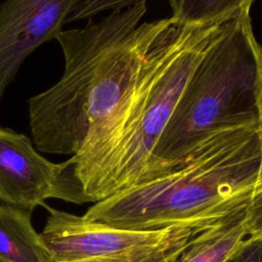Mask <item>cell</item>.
<instances>
[{"label": "cell", "mask_w": 262, "mask_h": 262, "mask_svg": "<svg viewBox=\"0 0 262 262\" xmlns=\"http://www.w3.org/2000/svg\"><path fill=\"white\" fill-rule=\"evenodd\" d=\"M145 1L110 12L83 28L61 30L64 70L29 99L32 141L39 152L71 155L62 162L68 202L84 192L116 140L145 55L171 17L143 21Z\"/></svg>", "instance_id": "obj_1"}, {"label": "cell", "mask_w": 262, "mask_h": 262, "mask_svg": "<svg viewBox=\"0 0 262 262\" xmlns=\"http://www.w3.org/2000/svg\"><path fill=\"white\" fill-rule=\"evenodd\" d=\"M259 164L256 122L225 127L185 156L95 203L83 217L134 231L210 226L247 210Z\"/></svg>", "instance_id": "obj_2"}, {"label": "cell", "mask_w": 262, "mask_h": 262, "mask_svg": "<svg viewBox=\"0 0 262 262\" xmlns=\"http://www.w3.org/2000/svg\"><path fill=\"white\" fill-rule=\"evenodd\" d=\"M239 11L199 20L170 16L171 25L157 36L145 55L123 125L84 192L85 203L100 202L145 173L191 75Z\"/></svg>", "instance_id": "obj_3"}, {"label": "cell", "mask_w": 262, "mask_h": 262, "mask_svg": "<svg viewBox=\"0 0 262 262\" xmlns=\"http://www.w3.org/2000/svg\"><path fill=\"white\" fill-rule=\"evenodd\" d=\"M252 5L253 1L248 0L204 54L141 177L185 156L220 129L256 122L257 63Z\"/></svg>", "instance_id": "obj_4"}, {"label": "cell", "mask_w": 262, "mask_h": 262, "mask_svg": "<svg viewBox=\"0 0 262 262\" xmlns=\"http://www.w3.org/2000/svg\"><path fill=\"white\" fill-rule=\"evenodd\" d=\"M40 233L53 262L101 258L166 260L178 258L191 239L209 226H180L156 231L125 230L92 222L83 216L46 207Z\"/></svg>", "instance_id": "obj_5"}, {"label": "cell", "mask_w": 262, "mask_h": 262, "mask_svg": "<svg viewBox=\"0 0 262 262\" xmlns=\"http://www.w3.org/2000/svg\"><path fill=\"white\" fill-rule=\"evenodd\" d=\"M63 163L48 161L25 134L0 126V201L33 211L47 199L67 201Z\"/></svg>", "instance_id": "obj_6"}, {"label": "cell", "mask_w": 262, "mask_h": 262, "mask_svg": "<svg viewBox=\"0 0 262 262\" xmlns=\"http://www.w3.org/2000/svg\"><path fill=\"white\" fill-rule=\"evenodd\" d=\"M76 0L0 3V101L25 59L62 30Z\"/></svg>", "instance_id": "obj_7"}, {"label": "cell", "mask_w": 262, "mask_h": 262, "mask_svg": "<svg viewBox=\"0 0 262 262\" xmlns=\"http://www.w3.org/2000/svg\"><path fill=\"white\" fill-rule=\"evenodd\" d=\"M31 215V211L0 205L1 261L53 262L32 224Z\"/></svg>", "instance_id": "obj_8"}, {"label": "cell", "mask_w": 262, "mask_h": 262, "mask_svg": "<svg viewBox=\"0 0 262 262\" xmlns=\"http://www.w3.org/2000/svg\"><path fill=\"white\" fill-rule=\"evenodd\" d=\"M246 211L201 230L175 262H225L248 239Z\"/></svg>", "instance_id": "obj_9"}, {"label": "cell", "mask_w": 262, "mask_h": 262, "mask_svg": "<svg viewBox=\"0 0 262 262\" xmlns=\"http://www.w3.org/2000/svg\"><path fill=\"white\" fill-rule=\"evenodd\" d=\"M253 50L257 63L256 132L260 148V164L254 192L246 210L245 223L248 238L262 242V45L256 35L253 38Z\"/></svg>", "instance_id": "obj_10"}, {"label": "cell", "mask_w": 262, "mask_h": 262, "mask_svg": "<svg viewBox=\"0 0 262 262\" xmlns=\"http://www.w3.org/2000/svg\"><path fill=\"white\" fill-rule=\"evenodd\" d=\"M133 2L129 0H76L66 19V24L77 19L90 18L106 10L111 12L120 10L131 5Z\"/></svg>", "instance_id": "obj_11"}, {"label": "cell", "mask_w": 262, "mask_h": 262, "mask_svg": "<svg viewBox=\"0 0 262 262\" xmlns=\"http://www.w3.org/2000/svg\"><path fill=\"white\" fill-rule=\"evenodd\" d=\"M225 262H262V242L248 238Z\"/></svg>", "instance_id": "obj_12"}, {"label": "cell", "mask_w": 262, "mask_h": 262, "mask_svg": "<svg viewBox=\"0 0 262 262\" xmlns=\"http://www.w3.org/2000/svg\"><path fill=\"white\" fill-rule=\"evenodd\" d=\"M175 259H166V260H133L128 258H101V259H92L82 262H175Z\"/></svg>", "instance_id": "obj_13"}, {"label": "cell", "mask_w": 262, "mask_h": 262, "mask_svg": "<svg viewBox=\"0 0 262 262\" xmlns=\"http://www.w3.org/2000/svg\"><path fill=\"white\" fill-rule=\"evenodd\" d=\"M0 262H4V261H1V260H0Z\"/></svg>", "instance_id": "obj_14"}]
</instances>
